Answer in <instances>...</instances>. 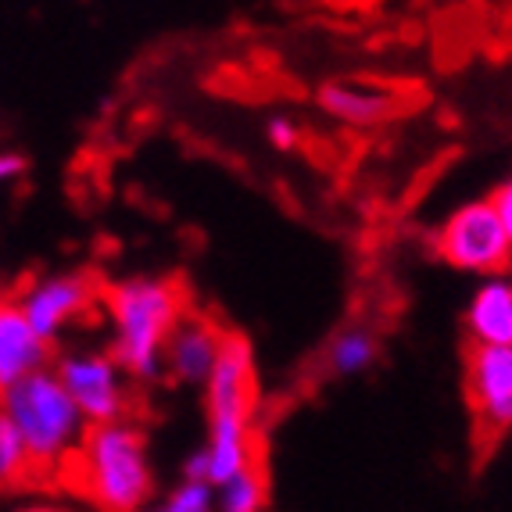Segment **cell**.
<instances>
[{"label": "cell", "instance_id": "obj_1", "mask_svg": "<svg viewBox=\"0 0 512 512\" xmlns=\"http://www.w3.org/2000/svg\"><path fill=\"white\" fill-rule=\"evenodd\" d=\"M205 391L208 434L205 444L194 448L183 462V477H201L222 484L233 473L258 462L255 444V402H258V369L255 348L248 337L226 333Z\"/></svg>", "mask_w": 512, "mask_h": 512}, {"label": "cell", "instance_id": "obj_2", "mask_svg": "<svg viewBox=\"0 0 512 512\" xmlns=\"http://www.w3.org/2000/svg\"><path fill=\"white\" fill-rule=\"evenodd\" d=\"M111 323V355L137 384L165 380V344L187 312L180 283L169 276L137 273L104 291Z\"/></svg>", "mask_w": 512, "mask_h": 512}, {"label": "cell", "instance_id": "obj_3", "mask_svg": "<svg viewBox=\"0 0 512 512\" xmlns=\"http://www.w3.org/2000/svg\"><path fill=\"white\" fill-rule=\"evenodd\" d=\"M79 491L97 512H144L154 498L147 430L133 419L90 427L76 452Z\"/></svg>", "mask_w": 512, "mask_h": 512}, {"label": "cell", "instance_id": "obj_4", "mask_svg": "<svg viewBox=\"0 0 512 512\" xmlns=\"http://www.w3.org/2000/svg\"><path fill=\"white\" fill-rule=\"evenodd\" d=\"M0 409L15 423V430L26 441L29 459L40 470H61L65 462L76 459L79 444L90 430L83 409L72 402L54 366L8 387L0 394Z\"/></svg>", "mask_w": 512, "mask_h": 512}, {"label": "cell", "instance_id": "obj_5", "mask_svg": "<svg viewBox=\"0 0 512 512\" xmlns=\"http://www.w3.org/2000/svg\"><path fill=\"white\" fill-rule=\"evenodd\" d=\"M434 248L441 262L452 265L455 273H470L480 280L512 269V244L505 237L491 197L466 201L444 215V222L434 233Z\"/></svg>", "mask_w": 512, "mask_h": 512}, {"label": "cell", "instance_id": "obj_6", "mask_svg": "<svg viewBox=\"0 0 512 512\" xmlns=\"http://www.w3.org/2000/svg\"><path fill=\"white\" fill-rule=\"evenodd\" d=\"M54 373L83 409L90 427L129 416V373L104 348H65L54 359Z\"/></svg>", "mask_w": 512, "mask_h": 512}, {"label": "cell", "instance_id": "obj_7", "mask_svg": "<svg viewBox=\"0 0 512 512\" xmlns=\"http://www.w3.org/2000/svg\"><path fill=\"white\" fill-rule=\"evenodd\" d=\"M15 301L26 312L29 326L54 348L65 337V330L76 326L94 308L97 283L94 276L79 273V269H58V273L33 280Z\"/></svg>", "mask_w": 512, "mask_h": 512}, {"label": "cell", "instance_id": "obj_8", "mask_svg": "<svg viewBox=\"0 0 512 512\" xmlns=\"http://www.w3.org/2000/svg\"><path fill=\"white\" fill-rule=\"evenodd\" d=\"M466 391L477 416L480 434H509L512 430V344H470L466 351Z\"/></svg>", "mask_w": 512, "mask_h": 512}, {"label": "cell", "instance_id": "obj_9", "mask_svg": "<svg viewBox=\"0 0 512 512\" xmlns=\"http://www.w3.org/2000/svg\"><path fill=\"white\" fill-rule=\"evenodd\" d=\"M222 341H226V333L212 319L183 312L165 344V376L180 387H205L219 362Z\"/></svg>", "mask_w": 512, "mask_h": 512}, {"label": "cell", "instance_id": "obj_10", "mask_svg": "<svg viewBox=\"0 0 512 512\" xmlns=\"http://www.w3.org/2000/svg\"><path fill=\"white\" fill-rule=\"evenodd\" d=\"M51 366V344L29 326L18 301L0 298V394Z\"/></svg>", "mask_w": 512, "mask_h": 512}, {"label": "cell", "instance_id": "obj_11", "mask_svg": "<svg viewBox=\"0 0 512 512\" xmlns=\"http://www.w3.org/2000/svg\"><path fill=\"white\" fill-rule=\"evenodd\" d=\"M466 333L470 344H495L509 348L512 344V269L498 276H484L466 305Z\"/></svg>", "mask_w": 512, "mask_h": 512}, {"label": "cell", "instance_id": "obj_12", "mask_svg": "<svg viewBox=\"0 0 512 512\" xmlns=\"http://www.w3.org/2000/svg\"><path fill=\"white\" fill-rule=\"evenodd\" d=\"M319 108H323L330 119L344 122V126L369 129L391 119L398 101H394L391 90H384V86H376V83L330 79V83L319 90Z\"/></svg>", "mask_w": 512, "mask_h": 512}, {"label": "cell", "instance_id": "obj_13", "mask_svg": "<svg viewBox=\"0 0 512 512\" xmlns=\"http://www.w3.org/2000/svg\"><path fill=\"white\" fill-rule=\"evenodd\" d=\"M376 359H380V337L362 323L341 326L326 344V366L333 376H362Z\"/></svg>", "mask_w": 512, "mask_h": 512}, {"label": "cell", "instance_id": "obj_14", "mask_svg": "<svg viewBox=\"0 0 512 512\" xmlns=\"http://www.w3.org/2000/svg\"><path fill=\"white\" fill-rule=\"evenodd\" d=\"M265 505H269V480L258 462L215 484V512H265Z\"/></svg>", "mask_w": 512, "mask_h": 512}, {"label": "cell", "instance_id": "obj_15", "mask_svg": "<svg viewBox=\"0 0 512 512\" xmlns=\"http://www.w3.org/2000/svg\"><path fill=\"white\" fill-rule=\"evenodd\" d=\"M29 466H33V459L26 452V441L0 409V487H15L18 480H26Z\"/></svg>", "mask_w": 512, "mask_h": 512}, {"label": "cell", "instance_id": "obj_16", "mask_svg": "<svg viewBox=\"0 0 512 512\" xmlns=\"http://www.w3.org/2000/svg\"><path fill=\"white\" fill-rule=\"evenodd\" d=\"M162 505L172 512H215V484L201 477H183Z\"/></svg>", "mask_w": 512, "mask_h": 512}, {"label": "cell", "instance_id": "obj_17", "mask_svg": "<svg viewBox=\"0 0 512 512\" xmlns=\"http://www.w3.org/2000/svg\"><path fill=\"white\" fill-rule=\"evenodd\" d=\"M265 140L276 147V151H291L298 144V126H294L287 115H273V119L265 122Z\"/></svg>", "mask_w": 512, "mask_h": 512}, {"label": "cell", "instance_id": "obj_18", "mask_svg": "<svg viewBox=\"0 0 512 512\" xmlns=\"http://www.w3.org/2000/svg\"><path fill=\"white\" fill-rule=\"evenodd\" d=\"M491 205H495L498 219H502L505 237H509V244H512V176L495 187V194H491Z\"/></svg>", "mask_w": 512, "mask_h": 512}, {"label": "cell", "instance_id": "obj_19", "mask_svg": "<svg viewBox=\"0 0 512 512\" xmlns=\"http://www.w3.org/2000/svg\"><path fill=\"white\" fill-rule=\"evenodd\" d=\"M26 176V158L18 151H0V190Z\"/></svg>", "mask_w": 512, "mask_h": 512}, {"label": "cell", "instance_id": "obj_20", "mask_svg": "<svg viewBox=\"0 0 512 512\" xmlns=\"http://www.w3.org/2000/svg\"><path fill=\"white\" fill-rule=\"evenodd\" d=\"M11 512H79V509H72V505H65V502H51V498H36V502L15 505Z\"/></svg>", "mask_w": 512, "mask_h": 512}, {"label": "cell", "instance_id": "obj_21", "mask_svg": "<svg viewBox=\"0 0 512 512\" xmlns=\"http://www.w3.org/2000/svg\"><path fill=\"white\" fill-rule=\"evenodd\" d=\"M144 512H172V509H165V505H154V509H144Z\"/></svg>", "mask_w": 512, "mask_h": 512}]
</instances>
